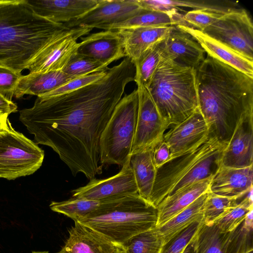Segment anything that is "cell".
<instances>
[{"instance_id": "1", "label": "cell", "mask_w": 253, "mask_h": 253, "mask_svg": "<svg viewBox=\"0 0 253 253\" xmlns=\"http://www.w3.org/2000/svg\"><path fill=\"white\" fill-rule=\"evenodd\" d=\"M135 75L133 62L125 57L90 84L57 96L37 97L32 107L19 111V120L37 144L57 153L73 176L81 172L90 180L102 172L101 134Z\"/></svg>"}, {"instance_id": "2", "label": "cell", "mask_w": 253, "mask_h": 253, "mask_svg": "<svg viewBox=\"0 0 253 253\" xmlns=\"http://www.w3.org/2000/svg\"><path fill=\"white\" fill-rule=\"evenodd\" d=\"M196 76L199 108L209 135L227 144L241 118L253 112V78L208 54Z\"/></svg>"}, {"instance_id": "3", "label": "cell", "mask_w": 253, "mask_h": 253, "mask_svg": "<svg viewBox=\"0 0 253 253\" xmlns=\"http://www.w3.org/2000/svg\"><path fill=\"white\" fill-rule=\"evenodd\" d=\"M71 28L36 14L26 0L0 6V67L21 74L48 45Z\"/></svg>"}, {"instance_id": "4", "label": "cell", "mask_w": 253, "mask_h": 253, "mask_svg": "<svg viewBox=\"0 0 253 253\" xmlns=\"http://www.w3.org/2000/svg\"><path fill=\"white\" fill-rule=\"evenodd\" d=\"M77 221L122 245L156 226L157 209L138 193L100 201L96 209Z\"/></svg>"}, {"instance_id": "5", "label": "cell", "mask_w": 253, "mask_h": 253, "mask_svg": "<svg viewBox=\"0 0 253 253\" xmlns=\"http://www.w3.org/2000/svg\"><path fill=\"white\" fill-rule=\"evenodd\" d=\"M226 144L209 135L196 147L171 158L157 169L149 202L157 208L166 197L212 177L221 165Z\"/></svg>"}, {"instance_id": "6", "label": "cell", "mask_w": 253, "mask_h": 253, "mask_svg": "<svg viewBox=\"0 0 253 253\" xmlns=\"http://www.w3.org/2000/svg\"><path fill=\"white\" fill-rule=\"evenodd\" d=\"M146 87L169 126L182 122L199 108L196 69L163 55Z\"/></svg>"}, {"instance_id": "7", "label": "cell", "mask_w": 253, "mask_h": 253, "mask_svg": "<svg viewBox=\"0 0 253 253\" xmlns=\"http://www.w3.org/2000/svg\"><path fill=\"white\" fill-rule=\"evenodd\" d=\"M138 108L137 89L122 97L100 137L99 163L124 166L130 160Z\"/></svg>"}, {"instance_id": "8", "label": "cell", "mask_w": 253, "mask_h": 253, "mask_svg": "<svg viewBox=\"0 0 253 253\" xmlns=\"http://www.w3.org/2000/svg\"><path fill=\"white\" fill-rule=\"evenodd\" d=\"M43 150L22 133L8 128L0 132V178L14 180L32 174L41 167Z\"/></svg>"}, {"instance_id": "9", "label": "cell", "mask_w": 253, "mask_h": 253, "mask_svg": "<svg viewBox=\"0 0 253 253\" xmlns=\"http://www.w3.org/2000/svg\"><path fill=\"white\" fill-rule=\"evenodd\" d=\"M202 32L253 61V24L246 9L224 14Z\"/></svg>"}, {"instance_id": "10", "label": "cell", "mask_w": 253, "mask_h": 253, "mask_svg": "<svg viewBox=\"0 0 253 253\" xmlns=\"http://www.w3.org/2000/svg\"><path fill=\"white\" fill-rule=\"evenodd\" d=\"M136 84L138 108L131 155L154 148L164 140V133L169 127L159 113L146 87L140 83Z\"/></svg>"}, {"instance_id": "11", "label": "cell", "mask_w": 253, "mask_h": 253, "mask_svg": "<svg viewBox=\"0 0 253 253\" xmlns=\"http://www.w3.org/2000/svg\"><path fill=\"white\" fill-rule=\"evenodd\" d=\"M92 29L71 28L43 49L27 67L30 74L61 71L77 53L80 45L78 40L89 33Z\"/></svg>"}, {"instance_id": "12", "label": "cell", "mask_w": 253, "mask_h": 253, "mask_svg": "<svg viewBox=\"0 0 253 253\" xmlns=\"http://www.w3.org/2000/svg\"><path fill=\"white\" fill-rule=\"evenodd\" d=\"M144 10L137 0H99L98 4L86 13L63 24L69 28L99 29L125 21Z\"/></svg>"}, {"instance_id": "13", "label": "cell", "mask_w": 253, "mask_h": 253, "mask_svg": "<svg viewBox=\"0 0 253 253\" xmlns=\"http://www.w3.org/2000/svg\"><path fill=\"white\" fill-rule=\"evenodd\" d=\"M129 161L122 166L121 170L116 175L103 179L92 178L86 185L72 190V197L100 202L138 194Z\"/></svg>"}, {"instance_id": "14", "label": "cell", "mask_w": 253, "mask_h": 253, "mask_svg": "<svg viewBox=\"0 0 253 253\" xmlns=\"http://www.w3.org/2000/svg\"><path fill=\"white\" fill-rule=\"evenodd\" d=\"M253 163V112L244 115L223 150L221 165L244 168Z\"/></svg>"}, {"instance_id": "15", "label": "cell", "mask_w": 253, "mask_h": 253, "mask_svg": "<svg viewBox=\"0 0 253 253\" xmlns=\"http://www.w3.org/2000/svg\"><path fill=\"white\" fill-rule=\"evenodd\" d=\"M209 135L208 126L198 108L165 134L164 140L169 147L170 157L173 158L205 141Z\"/></svg>"}, {"instance_id": "16", "label": "cell", "mask_w": 253, "mask_h": 253, "mask_svg": "<svg viewBox=\"0 0 253 253\" xmlns=\"http://www.w3.org/2000/svg\"><path fill=\"white\" fill-rule=\"evenodd\" d=\"M159 46L163 56L196 69L205 58V51L200 43L177 26H173Z\"/></svg>"}, {"instance_id": "17", "label": "cell", "mask_w": 253, "mask_h": 253, "mask_svg": "<svg viewBox=\"0 0 253 253\" xmlns=\"http://www.w3.org/2000/svg\"><path fill=\"white\" fill-rule=\"evenodd\" d=\"M78 53L110 64L126 57L122 37L115 30H107L81 38Z\"/></svg>"}, {"instance_id": "18", "label": "cell", "mask_w": 253, "mask_h": 253, "mask_svg": "<svg viewBox=\"0 0 253 253\" xmlns=\"http://www.w3.org/2000/svg\"><path fill=\"white\" fill-rule=\"evenodd\" d=\"M253 165L244 168L220 165L211 178L209 192L215 195L240 199L253 189Z\"/></svg>"}, {"instance_id": "19", "label": "cell", "mask_w": 253, "mask_h": 253, "mask_svg": "<svg viewBox=\"0 0 253 253\" xmlns=\"http://www.w3.org/2000/svg\"><path fill=\"white\" fill-rule=\"evenodd\" d=\"M99 0H26L38 15L58 23L78 18L94 8Z\"/></svg>"}, {"instance_id": "20", "label": "cell", "mask_w": 253, "mask_h": 253, "mask_svg": "<svg viewBox=\"0 0 253 253\" xmlns=\"http://www.w3.org/2000/svg\"><path fill=\"white\" fill-rule=\"evenodd\" d=\"M118 245L77 221L69 230V237L57 253H114Z\"/></svg>"}, {"instance_id": "21", "label": "cell", "mask_w": 253, "mask_h": 253, "mask_svg": "<svg viewBox=\"0 0 253 253\" xmlns=\"http://www.w3.org/2000/svg\"><path fill=\"white\" fill-rule=\"evenodd\" d=\"M173 26L115 30L122 37L126 57L135 62L148 49L162 42Z\"/></svg>"}, {"instance_id": "22", "label": "cell", "mask_w": 253, "mask_h": 253, "mask_svg": "<svg viewBox=\"0 0 253 253\" xmlns=\"http://www.w3.org/2000/svg\"><path fill=\"white\" fill-rule=\"evenodd\" d=\"M176 26L190 34L208 55L253 78V61L200 30L186 26Z\"/></svg>"}, {"instance_id": "23", "label": "cell", "mask_w": 253, "mask_h": 253, "mask_svg": "<svg viewBox=\"0 0 253 253\" xmlns=\"http://www.w3.org/2000/svg\"><path fill=\"white\" fill-rule=\"evenodd\" d=\"M211 178L193 183L166 197L157 207V222L156 226L163 225L208 192Z\"/></svg>"}, {"instance_id": "24", "label": "cell", "mask_w": 253, "mask_h": 253, "mask_svg": "<svg viewBox=\"0 0 253 253\" xmlns=\"http://www.w3.org/2000/svg\"><path fill=\"white\" fill-rule=\"evenodd\" d=\"M78 77L62 70L22 75L16 84L13 96L16 98L26 94L40 96Z\"/></svg>"}, {"instance_id": "25", "label": "cell", "mask_w": 253, "mask_h": 253, "mask_svg": "<svg viewBox=\"0 0 253 253\" xmlns=\"http://www.w3.org/2000/svg\"><path fill=\"white\" fill-rule=\"evenodd\" d=\"M208 192L202 195L163 225L155 227L162 240L163 246L194 222L203 220V207Z\"/></svg>"}, {"instance_id": "26", "label": "cell", "mask_w": 253, "mask_h": 253, "mask_svg": "<svg viewBox=\"0 0 253 253\" xmlns=\"http://www.w3.org/2000/svg\"><path fill=\"white\" fill-rule=\"evenodd\" d=\"M183 15L177 10L165 12L145 9L125 21L104 26L99 29L107 30L139 27L181 26L183 25L184 22Z\"/></svg>"}, {"instance_id": "27", "label": "cell", "mask_w": 253, "mask_h": 253, "mask_svg": "<svg viewBox=\"0 0 253 253\" xmlns=\"http://www.w3.org/2000/svg\"><path fill=\"white\" fill-rule=\"evenodd\" d=\"M153 148L148 149L132 154L129 161L138 194L148 202L157 172L153 159Z\"/></svg>"}, {"instance_id": "28", "label": "cell", "mask_w": 253, "mask_h": 253, "mask_svg": "<svg viewBox=\"0 0 253 253\" xmlns=\"http://www.w3.org/2000/svg\"><path fill=\"white\" fill-rule=\"evenodd\" d=\"M228 234L214 224H206L203 220L193 238L195 253H225Z\"/></svg>"}, {"instance_id": "29", "label": "cell", "mask_w": 253, "mask_h": 253, "mask_svg": "<svg viewBox=\"0 0 253 253\" xmlns=\"http://www.w3.org/2000/svg\"><path fill=\"white\" fill-rule=\"evenodd\" d=\"M253 210L234 230L229 232L225 253H247L253 251Z\"/></svg>"}, {"instance_id": "30", "label": "cell", "mask_w": 253, "mask_h": 253, "mask_svg": "<svg viewBox=\"0 0 253 253\" xmlns=\"http://www.w3.org/2000/svg\"><path fill=\"white\" fill-rule=\"evenodd\" d=\"M252 210H253V189L245 196L242 201L229 208L213 223L223 232H231L244 221L248 213Z\"/></svg>"}, {"instance_id": "31", "label": "cell", "mask_w": 253, "mask_h": 253, "mask_svg": "<svg viewBox=\"0 0 253 253\" xmlns=\"http://www.w3.org/2000/svg\"><path fill=\"white\" fill-rule=\"evenodd\" d=\"M100 202L81 198H74L68 200L52 201L49 205L53 211L63 214L77 221L96 209Z\"/></svg>"}, {"instance_id": "32", "label": "cell", "mask_w": 253, "mask_h": 253, "mask_svg": "<svg viewBox=\"0 0 253 253\" xmlns=\"http://www.w3.org/2000/svg\"><path fill=\"white\" fill-rule=\"evenodd\" d=\"M121 246L126 253H159L163 247L155 227L134 235Z\"/></svg>"}, {"instance_id": "33", "label": "cell", "mask_w": 253, "mask_h": 253, "mask_svg": "<svg viewBox=\"0 0 253 253\" xmlns=\"http://www.w3.org/2000/svg\"><path fill=\"white\" fill-rule=\"evenodd\" d=\"M159 43L146 50L134 63L135 67V83H140L145 86L149 83L162 57Z\"/></svg>"}, {"instance_id": "34", "label": "cell", "mask_w": 253, "mask_h": 253, "mask_svg": "<svg viewBox=\"0 0 253 253\" xmlns=\"http://www.w3.org/2000/svg\"><path fill=\"white\" fill-rule=\"evenodd\" d=\"M172 9L189 7L193 10H206L222 14L240 8L237 1L229 0H164ZM181 10V9H180Z\"/></svg>"}, {"instance_id": "35", "label": "cell", "mask_w": 253, "mask_h": 253, "mask_svg": "<svg viewBox=\"0 0 253 253\" xmlns=\"http://www.w3.org/2000/svg\"><path fill=\"white\" fill-rule=\"evenodd\" d=\"M109 65L77 52L62 71L71 76L81 77L107 70Z\"/></svg>"}, {"instance_id": "36", "label": "cell", "mask_w": 253, "mask_h": 253, "mask_svg": "<svg viewBox=\"0 0 253 253\" xmlns=\"http://www.w3.org/2000/svg\"><path fill=\"white\" fill-rule=\"evenodd\" d=\"M238 199L215 195L208 192L203 207V220L205 224H213L229 208L238 202Z\"/></svg>"}, {"instance_id": "37", "label": "cell", "mask_w": 253, "mask_h": 253, "mask_svg": "<svg viewBox=\"0 0 253 253\" xmlns=\"http://www.w3.org/2000/svg\"><path fill=\"white\" fill-rule=\"evenodd\" d=\"M108 70L78 77L50 92L38 97H52L78 89L101 79L106 76Z\"/></svg>"}, {"instance_id": "38", "label": "cell", "mask_w": 253, "mask_h": 253, "mask_svg": "<svg viewBox=\"0 0 253 253\" xmlns=\"http://www.w3.org/2000/svg\"><path fill=\"white\" fill-rule=\"evenodd\" d=\"M203 220L194 222L168 243L163 246L159 253H182L201 225Z\"/></svg>"}, {"instance_id": "39", "label": "cell", "mask_w": 253, "mask_h": 253, "mask_svg": "<svg viewBox=\"0 0 253 253\" xmlns=\"http://www.w3.org/2000/svg\"><path fill=\"white\" fill-rule=\"evenodd\" d=\"M222 14L202 10H191L183 15L184 26L201 31L219 19Z\"/></svg>"}, {"instance_id": "40", "label": "cell", "mask_w": 253, "mask_h": 253, "mask_svg": "<svg viewBox=\"0 0 253 253\" xmlns=\"http://www.w3.org/2000/svg\"><path fill=\"white\" fill-rule=\"evenodd\" d=\"M21 76V74L0 67V93L11 100L15 86Z\"/></svg>"}, {"instance_id": "41", "label": "cell", "mask_w": 253, "mask_h": 253, "mask_svg": "<svg viewBox=\"0 0 253 253\" xmlns=\"http://www.w3.org/2000/svg\"><path fill=\"white\" fill-rule=\"evenodd\" d=\"M170 158L169 147L164 140L153 148V159L157 169L168 162Z\"/></svg>"}, {"instance_id": "42", "label": "cell", "mask_w": 253, "mask_h": 253, "mask_svg": "<svg viewBox=\"0 0 253 253\" xmlns=\"http://www.w3.org/2000/svg\"><path fill=\"white\" fill-rule=\"evenodd\" d=\"M17 111V105L0 93V113L9 115Z\"/></svg>"}, {"instance_id": "43", "label": "cell", "mask_w": 253, "mask_h": 253, "mask_svg": "<svg viewBox=\"0 0 253 253\" xmlns=\"http://www.w3.org/2000/svg\"><path fill=\"white\" fill-rule=\"evenodd\" d=\"M8 116V115L0 113V132L4 131L8 128L10 122Z\"/></svg>"}, {"instance_id": "44", "label": "cell", "mask_w": 253, "mask_h": 253, "mask_svg": "<svg viewBox=\"0 0 253 253\" xmlns=\"http://www.w3.org/2000/svg\"><path fill=\"white\" fill-rule=\"evenodd\" d=\"M182 253H195L193 238L190 242L186 246Z\"/></svg>"}, {"instance_id": "45", "label": "cell", "mask_w": 253, "mask_h": 253, "mask_svg": "<svg viewBox=\"0 0 253 253\" xmlns=\"http://www.w3.org/2000/svg\"><path fill=\"white\" fill-rule=\"evenodd\" d=\"M114 253H126L121 245H118Z\"/></svg>"}, {"instance_id": "46", "label": "cell", "mask_w": 253, "mask_h": 253, "mask_svg": "<svg viewBox=\"0 0 253 253\" xmlns=\"http://www.w3.org/2000/svg\"><path fill=\"white\" fill-rule=\"evenodd\" d=\"M9 0H0V6L6 3Z\"/></svg>"}, {"instance_id": "47", "label": "cell", "mask_w": 253, "mask_h": 253, "mask_svg": "<svg viewBox=\"0 0 253 253\" xmlns=\"http://www.w3.org/2000/svg\"><path fill=\"white\" fill-rule=\"evenodd\" d=\"M31 253H48L47 251H33Z\"/></svg>"}, {"instance_id": "48", "label": "cell", "mask_w": 253, "mask_h": 253, "mask_svg": "<svg viewBox=\"0 0 253 253\" xmlns=\"http://www.w3.org/2000/svg\"><path fill=\"white\" fill-rule=\"evenodd\" d=\"M247 253H253V251H251V252H248Z\"/></svg>"}]
</instances>
